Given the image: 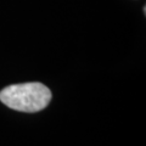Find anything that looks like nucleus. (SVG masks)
<instances>
[{"label": "nucleus", "instance_id": "1", "mask_svg": "<svg viewBox=\"0 0 146 146\" xmlns=\"http://www.w3.org/2000/svg\"><path fill=\"white\" fill-rule=\"evenodd\" d=\"M51 90L39 82L12 84L0 91V101L15 111L34 113L44 110L51 101Z\"/></svg>", "mask_w": 146, "mask_h": 146}]
</instances>
